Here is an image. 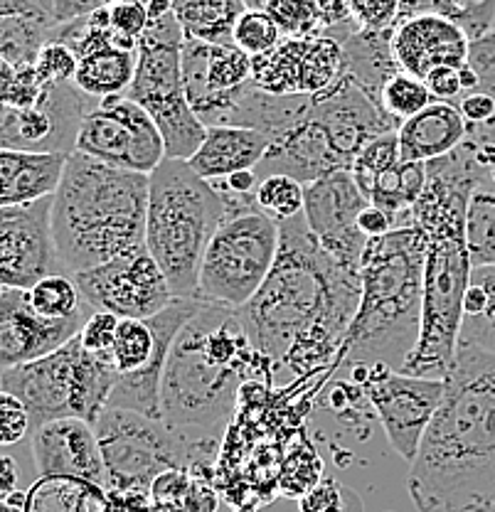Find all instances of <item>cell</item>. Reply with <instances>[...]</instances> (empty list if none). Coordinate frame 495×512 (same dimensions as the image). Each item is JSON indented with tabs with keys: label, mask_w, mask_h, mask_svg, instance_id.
Masks as SVG:
<instances>
[{
	"label": "cell",
	"mask_w": 495,
	"mask_h": 512,
	"mask_svg": "<svg viewBox=\"0 0 495 512\" xmlns=\"http://www.w3.org/2000/svg\"><path fill=\"white\" fill-rule=\"evenodd\" d=\"M468 64L476 69L478 79H481V92L495 96V30L471 42Z\"/></svg>",
	"instance_id": "cell-51"
},
{
	"label": "cell",
	"mask_w": 495,
	"mask_h": 512,
	"mask_svg": "<svg viewBox=\"0 0 495 512\" xmlns=\"http://www.w3.org/2000/svg\"><path fill=\"white\" fill-rule=\"evenodd\" d=\"M262 10L269 13L284 37H316L323 35L313 0H266Z\"/></svg>",
	"instance_id": "cell-39"
},
{
	"label": "cell",
	"mask_w": 495,
	"mask_h": 512,
	"mask_svg": "<svg viewBox=\"0 0 495 512\" xmlns=\"http://www.w3.org/2000/svg\"><path fill=\"white\" fill-rule=\"evenodd\" d=\"M427 168V188L412 207V224L429 234L422 330L402 372L446 380L459 350L463 298L471 286L473 261L466 244V210L471 192L483 180V160L473 141H466L451 156L431 160Z\"/></svg>",
	"instance_id": "cell-3"
},
{
	"label": "cell",
	"mask_w": 495,
	"mask_h": 512,
	"mask_svg": "<svg viewBox=\"0 0 495 512\" xmlns=\"http://www.w3.org/2000/svg\"><path fill=\"white\" fill-rule=\"evenodd\" d=\"M99 104L74 82L45 84L37 104L3 106L0 111V146L10 151L74 153L84 116Z\"/></svg>",
	"instance_id": "cell-16"
},
{
	"label": "cell",
	"mask_w": 495,
	"mask_h": 512,
	"mask_svg": "<svg viewBox=\"0 0 495 512\" xmlns=\"http://www.w3.org/2000/svg\"><path fill=\"white\" fill-rule=\"evenodd\" d=\"M55 195L0 207V284L30 291L52 274H67L52 232Z\"/></svg>",
	"instance_id": "cell-17"
},
{
	"label": "cell",
	"mask_w": 495,
	"mask_h": 512,
	"mask_svg": "<svg viewBox=\"0 0 495 512\" xmlns=\"http://www.w3.org/2000/svg\"><path fill=\"white\" fill-rule=\"evenodd\" d=\"M0 84H3V92H0L3 106H18V109L37 104L42 89H45V82L37 74L35 64H30V67H13V64L5 60H0Z\"/></svg>",
	"instance_id": "cell-43"
},
{
	"label": "cell",
	"mask_w": 495,
	"mask_h": 512,
	"mask_svg": "<svg viewBox=\"0 0 495 512\" xmlns=\"http://www.w3.org/2000/svg\"><path fill=\"white\" fill-rule=\"evenodd\" d=\"M355 370L363 375L360 384L385 429L387 441L397 456L412 466L431 421L444 402V380L407 375L385 365H358Z\"/></svg>",
	"instance_id": "cell-12"
},
{
	"label": "cell",
	"mask_w": 495,
	"mask_h": 512,
	"mask_svg": "<svg viewBox=\"0 0 495 512\" xmlns=\"http://www.w3.org/2000/svg\"><path fill=\"white\" fill-rule=\"evenodd\" d=\"M387 512H390V510H387Z\"/></svg>",
	"instance_id": "cell-63"
},
{
	"label": "cell",
	"mask_w": 495,
	"mask_h": 512,
	"mask_svg": "<svg viewBox=\"0 0 495 512\" xmlns=\"http://www.w3.org/2000/svg\"><path fill=\"white\" fill-rule=\"evenodd\" d=\"M427 249L429 234L419 224H404L367 242L360 261V308L338 365L402 370L422 330Z\"/></svg>",
	"instance_id": "cell-5"
},
{
	"label": "cell",
	"mask_w": 495,
	"mask_h": 512,
	"mask_svg": "<svg viewBox=\"0 0 495 512\" xmlns=\"http://www.w3.org/2000/svg\"><path fill=\"white\" fill-rule=\"evenodd\" d=\"M303 217L330 256L360 271L370 239L360 232L358 217L370 205L355 183L353 170H335L303 185Z\"/></svg>",
	"instance_id": "cell-19"
},
{
	"label": "cell",
	"mask_w": 495,
	"mask_h": 512,
	"mask_svg": "<svg viewBox=\"0 0 495 512\" xmlns=\"http://www.w3.org/2000/svg\"><path fill=\"white\" fill-rule=\"evenodd\" d=\"M254 84L274 96H313L345 74L343 42L328 35L284 37L266 55L252 57Z\"/></svg>",
	"instance_id": "cell-18"
},
{
	"label": "cell",
	"mask_w": 495,
	"mask_h": 512,
	"mask_svg": "<svg viewBox=\"0 0 495 512\" xmlns=\"http://www.w3.org/2000/svg\"><path fill=\"white\" fill-rule=\"evenodd\" d=\"M185 35L175 13L148 23L138 40V64L129 99L156 119L165 141V156L190 160L207 136V126L190 106L183 82Z\"/></svg>",
	"instance_id": "cell-9"
},
{
	"label": "cell",
	"mask_w": 495,
	"mask_h": 512,
	"mask_svg": "<svg viewBox=\"0 0 495 512\" xmlns=\"http://www.w3.org/2000/svg\"><path fill=\"white\" fill-rule=\"evenodd\" d=\"M138 50H121L116 45H106L92 55L79 57V69L74 84L92 99H109V96L126 94L136 77Z\"/></svg>",
	"instance_id": "cell-28"
},
{
	"label": "cell",
	"mask_w": 495,
	"mask_h": 512,
	"mask_svg": "<svg viewBox=\"0 0 495 512\" xmlns=\"http://www.w3.org/2000/svg\"><path fill=\"white\" fill-rule=\"evenodd\" d=\"M313 5H316L323 35L345 42L350 40L355 32H360V25L355 23L353 18L350 0H313Z\"/></svg>",
	"instance_id": "cell-47"
},
{
	"label": "cell",
	"mask_w": 495,
	"mask_h": 512,
	"mask_svg": "<svg viewBox=\"0 0 495 512\" xmlns=\"http://www.w3.org/2000/svg\"><path fill=\"white\" fill-rule=\"evenodd\" d=\"M28 431H33V419H30L28 407L15 394H0V441L5 446L18 444L28 436Z\"/></svg>",
	"instance_id": "cell-48"
},
{
	"label": "cell",
	"mask_w": 495,
	"mask_h": 512,
	"mask_svg": "<svg viewBox=\"0 0 495 512\" xmlns=\"http://www.w3.org/2000/svg\"><path fill=\"white\" fill-rule=\"evenodd\" d=\"M15 478H18V468L10 456H3V498L15 493Z\"/></svg>",
	"instance_id": "cell-59"
},
{
	"label": "cell",
	"mask_w": 495,
	"mask_h": 512,
	"mask_svg": "<svg viewBox=\"0 0 495 512\" xmlns=\"http://www.w3.org/2000/svg\"><path fill=\"white\" fill-rule=\"evenodd\" d=\"M119 370L84 350L79 335L65 348L25 365L0 370L3 392L15 394L28 407L33 429L55 419H87L97 426L109 407Z\"/></svg>",
	"instance_id": "cell-8"
},
{
	"label": "cell",
	"mask_w": 495,
	"mask_h": 512,
	"mask_svg": "<svg viewBox=\"0 0 495 512\" xmlns=\"http://www.w3.org/2000/svg\"><path fill=\"white\" fill-rule=\"evenodd\" d=\"M298 512H363V500L340 480L323 478L298 498Z\"/></svg>",
	"instance_id": "cell-40"
},
{
	"label": "cell",
	"mask_w": 495,
	"mask_h": 512,
	"mask_svg": "<svg viewBox=\"0 0 495 512\" xmlns=\"http://www.w3.org/2000/svg\"><path fill=\"white\" fill-rule=\"evenodd\" d=\"M399 160H402V156H399L397 131L382 133V136L372 138L363 151L358 153V158H355L353 168L350 170H353L355 183H358L360 190L365 192L367 200H370L377 178H380L382 173H387L390 168H395Z\"/></svg>",
	"instance_id": "cell-36"
},
{
	"label": "cell",
	"mask_w": 495,
	"mask_h": 512,
	"mask_svg": "<svg viewBox=\"0 0 495 512\" xmlns=\"http://www.w3.org/2000/svg\"><path fill=\"white\" fill-rule=\"evenodd\" d=\"M106 463V488L116 493H148L161 473L170 468L210 471L212 463L183 436L153 416L131 409L106 407L97 421Z\"/></svg>",
	"instance_id": "cell-10"
},
{
	"label": "cell",
	"mask_w": 495,
	"mask_h": 512,
	"mask_svg": "<svg viewBox=\"0 0 495 512\" xmlns=\"http://www.w3.org/2000/svg\"><path fill=\"white\" fill-rule=\"evenodd\" d=\"M392 52L402 72L427 79L439 67H466L471 37L459 23L444 15H417L395 25Z\"/></svg>",
	"instance_id": "cell-22"
},
{
	"label": "cell",
	"mask_w": 495,
	"mask_h": 512,
	"mask_svg": "<svg viewBox=\"0 0 495 512\" xmlns=\"http://www.w3.org/2000/svg\"><path fill=\"white\" fill-rule=\"evenodd\" d=\"M459 109L463 119H466L471 126L488 124V121L495 119V96L488 92H481V89H476V92H466L463 94Z\"/></svg>",
	"instance_id": "cell-54"
},
{
	"label": "cell",
	"mask_w": 495,
	"mask_h": 512,
	"mask_svg": "<svg viewBox=\"0 0 495 512\" xmlns=\"http://www.w3.org/2000/svg\"><path fill=\"white\" fill-rule=\"evenodd\" d=\"M463 3H466V0H463Z\"/></svg>",
	"instance_id": "cell-62"
},
{
	"label": "cell",
	"mask_w": 495,
	"mask_h": 512,
	"mask_svg": "<svg viewBox=\"0 0 495 512\" xmlns=\"http://www.w3.org/2000/svg\"><path fill=\"white\" fill-rule=\"evenodd\" d=\"M358 227L367 239H375V237H385V234H390L392 229H397V220L390 215V212L382 210V207L367 205L365 210L360 212Z\"/></svg>",
	"instance_id": "cell-56"
},
{
	"label": "cell",
	"mask_w": 495,
	"mask_h": 512,
	"mask_svg": "<svg viewBox=\"0 0 495 512\" xmlns=\"http://www.w3.org/2000/svg\"><path fill=\"white\" fill-rule=\"evenodd\" d=\"M114 0H55L57 20L60 23H72V20L87 18V15L97 13V10L106 8Z\"/></svg>",
	"instance_id": "cell-57"
},
{
	"label": "cell",
	"mask_w": 495,
	"mask_h": 512,
	"mask_svg": "<svg viewBox=\"0 0 495 512\" xmlns=\"http://www.w3.org/2000/svg\"><path fill=\"white\" fill-rule=\"evenodd\" d=\"M89 316L79 313L72 318H45L30 303L25 288H0V370L65 348L79 335Z\"/></svg>",
	"instance_id": "cell-20"
},
{
	"label": "cell",
	"mask_w": 495,
	"mask_h": 512,
	"mask_svg": "<svg viewBox=\"0 0 495 512\" xmlns=\"http://www.w3.org/2000/svg\"><path fill=\"white\" fill-rule=\"evenodd\" d=\"M429 180V168L427 163H409V160H399L395 168H390L387 173H382L377 178L375 188H372L370 205L382 207L385 212H390L392 217L404 215V212L412 210L417 205V200L422 197L424 188H427Z\"/></svg>",
	"instance_id": "cell-30"
},
{
	"label": "cell",
	"mask_w": 495,
	"mask_h": 512,
	"mask_svg": "<svg viewBox=\"0 0 495 512\" xmlns=\"http://www.w3.org/2000/svg\"><path fill=\"white\" fill-rule=\"evenodd\" d=\"M183 82L190 106L210 126H237L254 89V64L237 45L185 40Z\"/></svg>",
	"instance_id": "cell-14"
},
{
	"label": "cell",
	"mask_w": 495,
	"mask_h": 512,
	"mask_svg": "<svg viewBox=\"0 0 495 512\" xmlns=\"http://www.w3.org/2000/svg\"><path fill=\"white\" fill-rule=\"evenodd\" d=\"M121 318L114 313L92 311L89 313L87 323L79 330V340H82L84 350L92 355L101 357V360L114 362V343H116V330H119Z\"/></svg>",
	"instance_id": "cell-44"
},
{
	"label": "cell",
	"mask_w": 495,
	"mask_h": 512,
	"mask_svg": "<svg viewBox=\"0 0 495 512\" xmlns=\"http://www.w3.org/2000/svg\"><path fill=\"white\" fill-rule=\"evenodd\" d=\"M254 197H257L259 210L279 224L303 215V202H306L301 180L284 173L266 175V178L259 180Z\"/></svg>",
	"instance_id": "cell-35"
},
{
	"label": "cell",
	"mask_w": 495,
	"mask_h": 512,
	"mask_svg": "<svg viewBox=\"0 0 495 512\" xmlns=\"http://www.w3.org/2000/svg\"><path fill=\"white\" fill-rule=\"evenodd\" d=\"M350 8H353V18L360 30L382 32L395 30L402 0H350Z\"/></svg>",
	"instance_id": "cell-46"
},
{
	"label": "cell",
	"mask_w": 495,
	"mask_h": 512,
	"mask_svg": "<svg viewBox=\"0 0 495 512\" xmlns=\"http://www.w3.org/2000/svg\"><path fill=\"white\" fill-rule=\"evenodd\" d=\"M471 281L486 291L488 303L481 316L463 318L461 340L495 352V266H476Z\"/></svg>",
	"instance_id": "cell-38"
},
{
	"label": "cell",
	"mask_w": 495,
	"mask_h": 512,
	"mask_svg": "<svg viewBox=\"0 0 495 512\" xmlns=\"http://www.w3.org/2000/svg\"><path fill=\"white\" fill-rule=\"evenodd\" d=\"M148 195L151 175L114 168L87 153H69L52 202V232L67 274L146 247Z\"/></svg>",
	"instance_id": "cell-6"
},
{
	"label": "cell",
	"mask_w": 495,
	"mask_h": 512,
	"mask_svg": "<svg viewBox=\"0 0 495 512\" xmlns=\"http://www.w3.org/2000/svg\"><path fill=\"white\" fill-rule=\"evenodd\" d=\"M30 303L45 318H72L89 308L72 274H52L30 288Z\"/></svg>",
	"instance_id": "cell-33"
},
{
	"label": "cell",
	"mask_w": 495,
	"mask_h": 512,
	"mask_svg": "<svg viewBox=\"0 0 495 512\" xmlns=\"http://www.w3.org/2000/svg\"><path fill=\"white\" fill-rule=\"evenodd\" d=\"M466 244L476 266H495V185L481 183L471 192L466 210Z\"/></svg>",
	"instance_id": "cell-31"
},
{
	"label": "cell",
	"mask_w": 495,
	"mask_h": 512,
	"mask_svg": "<svg viewBox=\"0 0 495 512\" xmlns=\"http://www.w3.org/2000/svg\"><path fill=\"white\" fill-rule=\"evenodd\" d=\"M69 153H33L0 148V207L52 197L65 178Z\"/></svg>",
	"instance_id": "cell-25"
},
{
	"label": "cell",
	"mask_w": 495,
	"mask_h": 512,
	"mask_svg": "<svg viewBox=\"0 0 495 512\" xmlns=\"http://www.w3.org/2000/svg\"><path fill=\"white\" fill-rule=\"evenodd\" d=\"M461 84L463 92H476V89H481V79H478L476 69H473L471 64L461 67Z\"/></svg>",
	"instance_id": "cell-60"
},
{
	"label": "cell",
	"mask_w": 495,
	"mask_h": 512,
	"mask_svg": "<svg viewBox=\"0 0 495 512\" xmlns=\"http://www.w3.org/2000/svg\"><path fill=\"white\" fill-rule=\"evenodd\" d=\"M392 32L395 30H360L343 42L345 74L377 104L387 79L402 69L392 52Z\"/></svg>",
	"instance_id": "cell-27"
},
{
	"label": "cell",
	"mask_w": 495,
	"mask_h": 512,
	"mask_svg": "<svg viewBox=\"0 0 495 512\" xmlns=\"http://www.w3.org/2000/svg\"><path fill=\"white\" fill-rule=\"evenodd\" d=\"M323 463L321 456L313 451L311 446H301L286 458L284 468H281V490L289 498H301L306 495L313 485L321 483Z\"/></svg>",
	"instance_id": "cell-41"
},
{
	"label": "cell",
	"mask_w": 495,
	"mask_h": 512,
	"mask_svg": "<svg viewBox=\"0 0 495 512\" xmlns=\"http://www.w3.org/2000/svg\"><path fill=\"white\" fill-rule=\"evenodd\" d=\"M427 87L431 89L436 101H449L456 99V96L463 94V84H461V69L456 67H439L429 74Z\"/></svg>",
	"instance_id": "cell-55"
},
{
	"label": "cell",
	"mask_w": 495,
	"mask_h": 512,
	"mask_svg": "<svg viewBox=\"0 0 495 512\" xmlns=\"http://www.w3.org/2000/svg\"><path fill=\"white\" fill-rule=\"evenodd\" d=\"M279 227L274 269L237 318L269 365L308 375L330 362L338 365L363 286L358 269L321 247L306 217L298 215Z\"/></svg>",
	"instance_id": "cell-1"
},
{
	"label": "cell",
	"mask_w": 495,
	"mask_h": 512,
	"mask_svg": "<svg viewBox=\"0 0 495 512\" xmlns=\"http://www.w3.org/2000/svg\"><path fill=\"white\" fill-rule=\"evenodd\" d=\"M434 99L431 89L427 87V82L409 72H399L395 77L387 79L385 89H382L380 96V106L385 109V114L390 119H395L397 124H404L407 119L417 116L419 111H424Z\"/></svg>",
	"instance_id": "cell-34"
},
{
	"label": "cell",
	"mask_w": 495,
	"mask_h": 512,
	"mask_svg": "<svg viewBox=\"0 0 495 512\" xmlns=\"http://www.w3.org/2000/svg\"><path fill=\"white\" fill-rule=\"evenodd\" d=\"M77 151L143 175H151L168 158L156 119L126 94L101 99L84 116Z\"/></svg>",
	"instance_id": "cell-13"
},
{
	"label": "cell",
	"mask_w": 495,
	"mask_h": 512,
	"mask_svg": "<svg viewBox=\"0 0 495 512\" xmlns=\"http://www.w3.org/2000/svg\"><path fill=\"white\" fill-rule=\"evenodd\" d=\"M190 483H193V471H188V468H170V471L161 473V476L153 480L151 500L153 503L173 505V508L180 510V503H183Z\"/></svg>",
	"instance_id": "cell-50"
},
{
	"label": "cell",
	"mask_w": 495,
	"mask_h": 512,
	"mask_svg": "<svg viewBox=\"0 0 495 512\" xmlns=\"http://www.w3.org/2000/svg\"><path fill=\"white\" fill-rule=\"evenodd\" d=\"M33 458L40 478L69 476L106 485L97 426L87 419H55L33 429Z\"/></svg>",
	"instance_id": "cell-21"
},
{
	"label": "cell",
	"mask_w": 495,
	"mask_h": 512,
	"mask_svg": "<svg viewBox=\"0 0 495 512\" xmlns=\"http://www.w3.org/2000/svg\"><path fill=\"white\" fill-rule=\"evenodd\" d=\"M271 148L264 131L247 126H210L190 168L205 180L230 178L239 170H257Z\"/></svg>",
	"instance_id": "cell-24"
},
{
	"label": "cell",
	"mask_w": 495,
	"mask_h": 512,
	"mask_svg": "<svg viewBox=\"0 0 495 512\" xmlns=\"http://www.w3.org/2000/svg\"><path fill=\"white\" fill-rule=\"evenodd\" d=\"M141 512H180V510H178V508H173V505L153 503V500H151V505H146V508H143Z\"/></svg>",
	"instance_id": "cell-61"
},
{
	"label": "cell",
	"mask_w": 495,
	"mask_h": 512,
	"mask_svg": "<svg viewBox=\"0 0 495 512\" xmlns=\"http://www.w3.org/2000/svg\"><path fill=\"white\" fill-rule=\"evenodd\" d=\"M25 505H28V493L15 490V493L5 495L3 505H0V512H25Z\"/></svg>",
	"instance_id": "cell-58"
},
{
	"label": "cell",
	"mask_w": 495,
	"mask_h": 512,
	"mask_svg": "<svg viewBox=\"0 0 495 512\" xmlns=\"http://www.w3.org/2000/svg\"><path fill=\"white\" fill-rule=\"evenodd\" d=\"M468 121L451 101H431L424 111L399 124V156L409 163H431L451 156L468 141Z\"/></svg>",
	"instance_id": "cell-23"
},
{
	"label": "cell",
	"mask_w": 495,
	"mask_h": 512,
	"mask_svg": "<svg viewBox=\"0 0 495 512\" xmlns=\"http://www.w3.org/2000/svg\"><path fill=\"white\" fill-rule=\"evenodd\" d=\"M463 8H466L463 0H402L399 20L417 18V15H444V18L459 23Z\"/></svg>",
	"instance_id": "cell-53"
},
{
	"label": "cell",
	"mask_w": 495,
	"mask_h": 512,
	"mask_svg": "<svg viewBox=\"0 0 495 512\" xmlns=\"http://www.w3.org/2000/svg\"><path fill=\"white\" fill-rule=\"evenodd\" d=\"M217 505L220 498L210 480V471H193V483L180 503V512H215Z\"/></svg>",
	"instance_id": "cell-52"
},
{
	"label": "cell",
	"mask_w": 495,
	"mask_h": 512,
	"mask_svg": "<svg viewBox=\"0 0 495 512\" xmlns=\"http://www.w3.org/2000/svg\"><path fill=\"white\" fill-rule=\"evenodd\" d=\"M281 247V227L262 210L232 215L207 244L198 301L239 311L269 279Z\"/></svg>",
	"instance_id": "cell-11"
},
{
	"label": "cell",
	"mask_w": 495,
	"mask_h": 512,
	"mask_svg": "<svg viewBox=\"0 0 495 512\" xmlns=\"http://www.w3.org/2000/svg\"><path fill=\"white\" fill-rule=\"evenodd\" d=\"M35 69L45 84L74 82L79 69V57L67 45H62V42H47L42 47L40 57H37Z\"/></svg>",
	"instance_id": "cell-45"
},
{
	"label": "cell",
	"mask_w": 495,
	"mask_h": 512,
	"mask_svg": "<svg viewBox=\"0 0 495 512\" xmlns=\"http://www.w3.org/2000/svg\"><path fill=\"white\" fill-rule=\"evenodd\" d=\"M225 220L222 192L200 178L188 160L165 158L151 173L146 247L175 298H198L202 256Z\"/></svg>",
	"instance_id": "cell-7"
},
{
	"label": "cell",
	"mask_w": 495,
	"mask_h": 512,
	"mask_svg": "<svg viewBox=\"0 0 495 512\" xmlns=\"http://www.w3.org/2000/svg\"><path fill=\"white\" fill-rule=\"evenodd\" d=\"M0 18H25L50 30L60 25L55 0H0Z\"/></svg>",
	"instance_id": "cell-49"
},
{
	"label": "cell",
	"mask_w": 495,
	"mask_h": 512,
	"mask_svg": "<svg viewBox=\"0 0 495 512\" xmlns=\"http://www.w3.org/2000/svg\"><path fill=\"white\" fill-rule=\"evenodd\" d=\"M257 360L266 362L232 308L202 303L175 338L163 372L161 421L207 463L215 461L239 389Z\"/></svg>",
	"instance_id": "cell-4"
},
{
	"label": "cell",
	"mask_w": 495,
	"mask_h": 512,
	"mask_svg": "<svg viewBox=\"0 0 495 512\" xmlns=\"http://www.w3.org/2000/svg\"><path fill=\"white\" fill-rule=\"evenodd\" d=\"M55 30L25 18H0V55L13 67H30L37 62L42 47L52 42Z\"/></svg>",
	"instance_id": "cell-32"
},
{
	"label": "cell",
	"mask_w": 495,
	"mask_h": 512,
	"mask_svg": "<svg viewBox=\"0 0 495 512\" xmlns=\"http://www.w3.org/2000/svg\"><path fill=\"white\" fill-rule=\"evenodd\" d=\"M109 23L119 47L138 50V40L146 35L148 23H151L148 0H114L109 5Z\"/></svg>",
	"instance_id": "cell-42"
},
{
	"label": "cell",
	"mask_w": 495,
	"mask_h": 512,
	"mask_svg": "<svg viewBox=\"0 0 495 512\" xmlns=\"http://www.w3.org/2000/svg\"><path fill=\"white\" fill-rule=\"evenodd\" d=\"M25 512H129L106 485L84 478H37Z\"/></svg>",
	"instance_id": "cell-26"
},
{
	"label": "cell",
	"mask_w": 495,
	"mask_h": 512,
	"mask_svg": "<svg viewBox=\"0 0 495 512\" xmlns=\"http://www.w3.org/2000/svg\"><path fill=\"white\" fill-rule=\"evenodd\" d=\"M249 8L247 0H175L173 13L185 40L234 45V25Z\"/></svg>",
	"instance_id": "cell-29"
},
{
	"label": "cell",
	"mask_w": 495,
	"mask_h": 512,
	"mask_svg": "<svg viewBox=\"0 0 495 512\" xmlns=\"http://www.w3.org/2000/svg\"><path fill=\"white\" fill-rule=\"evenodd\" d=\"M281 40H284V35H281V30L276 28V23L269 18L266 10L247 8L239 15L237 25H234L232 42L239 50L247 52L249 57L266 55V52L274 50Z\"/></svg>",
	"instance_id": "cell-37"
},
{
	"label": "cell",
	"mask_w": 495,
	"mask_h": 512,
	"mask_svg": "<svg viewBox=\"0 0 495 512\" xmlns=\"http://www.w3.org/2000/svg\"><path fill=\"white\" fill-rule=\"evenodd\" d=\"M444 384L409 498L419 512H495V352L459 340Z\"/></svg>",
	"instance_id": "cell-2"
},
{
	"label": "cell",
	"mask_w": 495,
	"mask_h": 512,
	"mask_svg": "<svg viewBox=\"0 0 495 512\" xmlns=\"http://www.w3.org/2000/svg\"><path fill=\"white\" fill-rule=\"evenodd\" d=\"M74 281L92 311L119 318H153L175 301L168 276L148 247L131 249L94 269L79 271Z\"/></svg>",
	"instance_id": "cell-15"
}]
</instances>
